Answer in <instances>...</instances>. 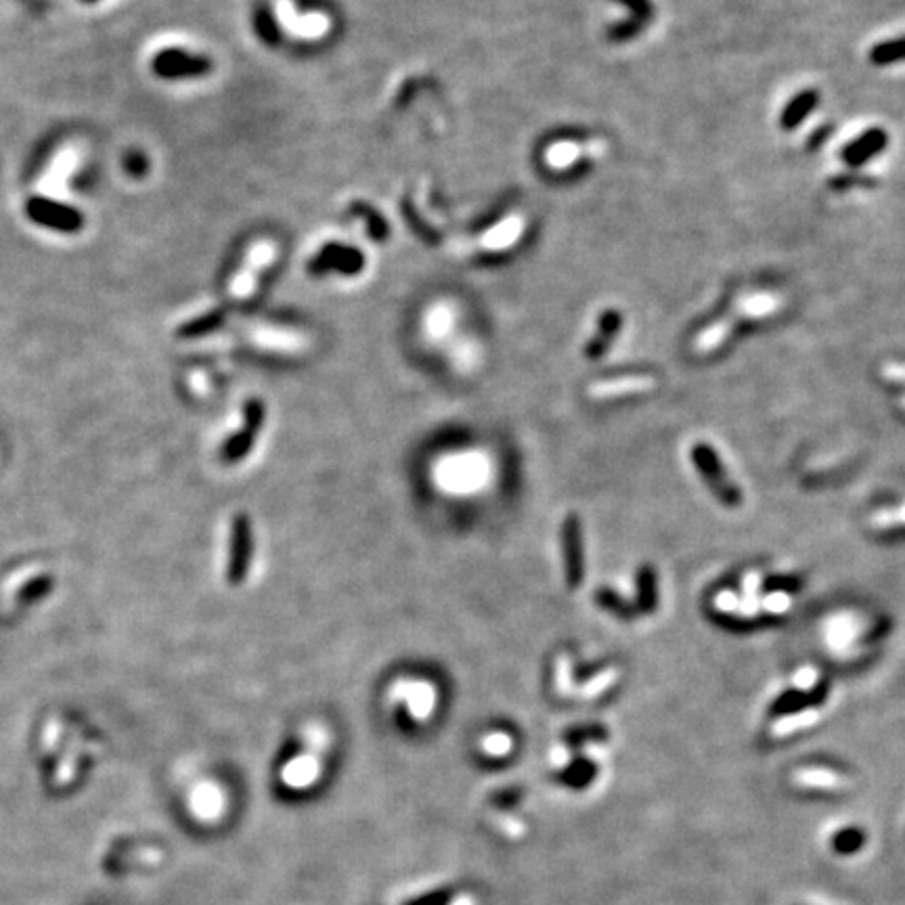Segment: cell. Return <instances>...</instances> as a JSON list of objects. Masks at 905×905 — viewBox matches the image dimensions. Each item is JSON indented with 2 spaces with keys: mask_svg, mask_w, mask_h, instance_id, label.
<instances>
[{
  "mask_svg": "<svg viewBox=\"0 0 905 905\" xmlns=\"http://www.w3.org/2000/svg\"><path fill=\"white\" fill-rule=\"evenodd\" d=\"M451 900V895L445 893H429L426 897H420V900H413L409 905H447V901Z\"/></svg>",
  "mask_w": 905,
  "mask_h": 905,
  "instance_id": "37",
  "label": "cell"
},
{
  "mask_svg": "<svg viewBox=\"0 0 905 905\" xmlns=\"http://www.w3.org/2000/svg\"><path fill=\"white\" fill-rule=\"evenodd\" d=\"M903 57H905V38L903 41L887 42V44H882V47H878L874 51V55H872V60H874L876 63H889V61L903 60Z\"/></svg>",
  "mask_w": 905,
  "mask_h": 905,
  "instance_id": "28",
  "label": "cell"
},
{
  "mask_svg": "<svg viewBox=\"0 0 905 905\" xmlns=\"http://www.w3.org/2000/svg\"><path fill=\"white\" fill-rule=\"evenodd\" d=\"M323 263L340 266V269H344V271H356L363 264V258L355 250L350 252V250H340V247H336V250L325 252L323 258L317 260V266L323 264Z\"/></svg>",
  "mask_w": 905,
  "mask_h": 905,
  "instance_id": "23",
  "label": "cell"
},
{
  "mask_svg": "<svg viewBox=\"0 0 905 905\" xmlns=\"http://www.w3.org/2000/svg\"><path fill=\"white\" fill-rule=\"evenodd\" d=\"M652 388H656V380L652 375L608 377V380H597L591 383L589 396H594V399H616V396L648 392Z\"/></svg>",
  "mask_w": 905,
  "mask_h": 905,
  "instance_id": "8",
  "label": "cell"
},
{
  "mask_svg": "<svg viewBox=\"0 0 905 905\" xmlns=\"http://www.w3.org/2000/svg\"><path fill=\"white\" fill-rule=\"evenodd\" d=\"M816 101H817V97L816 93H803V95H799L797 99H794L790 106H788V109L784 112V126L786 128H792V126H797V124L805 118L807 114L811 112L813 106H816Z\"/></svg>",
  "mask_w": 905,
  "mask_h": 905,
  "instance_id": "22",
  "label": "cell"
},
{
  "mask_svg": "<svg viewBox=\"0 0 905 905\" xmlns=\"http://www.w3.org/2000/svg\"><path fill=\"white\" fill-rule=\"evenodd\" d=\"M778 300L771 296H757V298H748V300L742 302L738 306V312L744 317H763L770 315L778 309Z\"/></svg>",
  "mask_w": 905,
  "mask_h": 905,
  "instance_id": "24",
  "label": "cell"
},
{
  "mask_svg": "<svg viewBox=\"0 0 905 905\" xmlns=\"http://www.w3.org/2000/svg\"><path fill=\"white\" fill-rule=\"evenodd\" d=\"M790 605L792 597L784 594V591H773V594L765 596L763 600H761V610L771 612V614H784L786 610H790Z\"/></svg>",
  "mask_w": 905,
  "mask_h": 905,
  "instance_id": "29",
  "label": "cell"
},
{
  "mask_svg": "<svg viewBox=\"0 0 905 905\" xmlns=\"http://www.w3.org/2000/svg\"><path fill=\"white\" fill-rule=\"evenodd\" d=\"M817 679H819V675H817L816 669L800 667L792 677V686L797 688L799 692H809V689H813V686L817 683Z\"/></svg>",
  "mask_w": 905,
  "mask_h": 905,
  "instance_id": "30",
  "label": "cell"
},
{
  "mask_svg": "<svg viewBox=\"0 0 905 905\" xmlns=\"http://www.w3.org/2000/svg\"><path fill=\"white\" fill-rule=\"evenodd\" d=\"M872 526L876 529H891V526H905V505L897 507V510H878L874 516L870 518Z\"/></svg>",
  "mask_w": 905,
  "mask_h": 905,
  "instance_id": "26",
  "label": "cell"
},
{
  "mask_svg": "<svg viewBox=\"0 0 905 905\" xmlns=\"http://www.w3.org/2000/svg\"><path fill=\"white\" fill-rule=\"evenodd\" d=\"M256 30H258V34L263 36L266 42H271V44L277 42V30H275V25H272L271 17L266 15V13H258V15H256Z\"/></svg>",
  "mask_w": 905,
  "mask_h": 905,
  "instance_id": "35",
  "label": "cell"
},
{
  "mask_svg": "<svg viewBox=\"0 0 905 905\" xmlns=\"http://www.w3.org/2000/svg\"><path fill=\"white\" fill-rule=\"evenodd\" d=\"M22 3H25V5H30V6H32V9H38V6H41V0H22Z\"/></svg>",
  "mask_w": 905,
  "mask_h": 905,
  "instance_id": "40",
  "label": "cell"
},
{
  "mask_svg": "<svg viewBox=\"0 0 905 905\" xmlns=\"http://www.w3.org/2000/svg\"><path fill=\"white\" fill-rule=\"evenodd\" d=\"M25 212L34 223L61 233H76L82 229V214L68 204H60L49 198H32L25 204Z\"/></svg>",
  "mask_w": 905,
  "mask_h": 905,
  "instance_id": "2",
  "label": "cell"
},
{
  "mask_svg": "<svg viewBox=\"0 0 905 905\" xmlns=\"http://www.w3.org/2000/svg\"><path fill=\"white\" fill-rule=\"evenodd\" d=\"M819 715L822 711L819 708H805V711L786 715V717H780L776 724L771 725V735L773 738H786V735H792L800 732V729H807L811 725H816L819 721Z\"/></svg>",
  "mask_w": 905,
  "mask_h": 905,
  "instance_id": "14",
  "label": "cell"
},
{
  "mask_svg": "<svg viewBox=\"0 0 905 905\" xmlns=\"http://www.w3.org/2000/svg\"><path fill=\"white\" fill-rule=\"evenodd\" d=\"M618 329H621V317H618L616 312H605V315H602L597 336L587 344V353L585 355H587L589 359H597V356L605 355V350H608L612 340H614Z\"/></svg>",
  "mask_w": 905,
  "mask_h": 905,
  "instance_id": "15",
  "label": "cell"
},
{
  "mask_svg": "<svg viewBox=\"0 0 905 905\" xmlns=\"http://www.w3.org/2000/svg\"><path fill=\"white\" fill-rule=\"evenodd\" d=\"M656 600H659V594H656V575L650 566H643L637 572V608L643 614H650V612L656 610Z\"/></svg>",
  "mask_w": 905,
  "mask_h": 905,
  "instance_id": "16",
  "label": "cell"
},
{
  "mask_svg": "<svg viewBox=\"0 0 905 905\" xmlns=\"http://www.w3.org/2000/svg\"><path fill=\"white\" fill-rule=\"evenodd\" d=\"M152 68L155 76L164 80H180V78H199L212 71V61L204 55L187 53L182 49H164L153 57Z\"/></svg>",
  "mask_w": 905,
  "mask_h": 905,
  "instance_id": "1",
  "label": "cell"
},
{
  "mask_svg": "<svg viewBox=\"0 0 905 905\" xmlns=\"http://www.w3.org/2000/svg\"><path fill=\"white\" fill-rule=\"evenodd\" d=\"M524 226H526V223H524L522 214H512V217L501 220L499 225H494L491 231L485 233L483 239H480V245H483L485 250H488V252L507 250V247H512L520 237H522Z\"/></svg>",
  "mask_w": 905,
  "mask_h": 905,
  "instance_id": "10",
  "label": "cell"
},
{
  "mask_svg": "<svg viewBox=\"0 0 905 905\" xmlns=\"http://www.w3.org/2000/svg\"><path fill=\"white\" fill-rule=\"evenodd\" d=\"M616 679H618V669H614V667L604 669V670H600V673H596L594 677H591L589 681H585L583 686H578L575 692L578 696H583V698H596V696L605 692V689H608Z\"/></svg>",
  "mask_w": 905,
  "mask_h": 905,
  "instance_id": "19",
  "label": "cell"
},
{
  "mask_svg": "<svg viewBox=\"0 0 905 905\" xmlns=\"http://www.w3.org/2000/svg\"><path fill=\"white\" fill-rule=\"evenodd\" d=\"M275 256H277V245L272 242H258L254 245L250 254H247L242 271L233 277L231 298H235V300H245V298H250L254 294V290H256L260 272H263L266 266H271Z\"/></svg>",
  "mask_w": 905,
  "mask_h": 905,
  "instance_id": "4",
  "label": "cell"
},
{
  "mask_svg": "<svg viewBox=\"0 0 905 905\" xmlns=\"http://www.w3.org/2000/svg\"><path fill=\"white\" fill-rule=\"evenodd\" d=\"M568 677H570L568 660L559 659L558 660V673H556V688L562 694H575V688H572V681H568Z\"/></svg>",
  "mask_w": 905,
  "mask_h": 905,
  "instance_id": "33",
  "label": "cell"
},
{
  "mask_svg": "<svg viewBox=\"0 0 905 905\" xmlns=\"http://www.w3.org/2000/svg\"><path fill=\"white\" fill-rule=\"evenodd\" d=\"M585 153V147L578 141H556L551 145L545 147L543 160L549 171H568L570 166H575L581 155Z\"/></svg>",
  "mask_w": 905,
  "mask_h": 905,
  "instance_id": "13",
  "label": "cell"
},
{
  "mask_svg": "<svg viewBox=\"0 0 905 905\" xmlns=\"http://www.w3.org/2000/svg\"><path fill=\"white\" fill-rule=\"evenodd\" d=\"M594 773H596L594 763L581 759V761H577V763H572L568 770H566V782L572 784V786H585L591 778H594Z\"/></svg>",
  "mask_w": 905,
  "mask_h": 905,
  "instance_id": "25",
  "label": "cell"
},
{
  "mask_svg": "<svg viewBox=\"0 0 905 905\" xmlns=\"http://www.w3.org/2000/svg\"><path fill=\"white\" fill-rule=\"evenodd\" d=\"M84 3H95V0H84Z\"/></svg>",
  "mask_w": 905,
  "mask_h": 905,
  "instance_id": "42",
  "label": "cell"
},
{
  "mask_svg": "<svg viewBox=\"0 0 905 905\" xmlns=\"http://www.w3.org/2000/svg\"><path fill=\"white\" fill-rule=\"evenodd\" d=\"M882 377L893 382H905V365H884Z\"/></svg>",
  "mask_w": 905,
  "mask_h": 905,
  "instance_id": "38",
  "label": "cell"
},
{
  "mask_svg": "<svg viewBox=\"0 0 905 905\" xmlns=\"http://www.w3.org/2000/svg\"><path fill=\"white\" fill-rule=\"evenodd\" d=\"M761 583H763V575L761 572H748V575L744 577V581H742V589H744V596L742 597H746V600H759L757 594H759V589H761Z\"/></svg>",
  "mask_w": 905,
  "mask_h": 905,
  "instance_id": "34",
  "label": "cell"
},
{
  "mask_svg": "<svg viewBox=\"0 0 905 905\" xmlns=\"http://www.w3.org/2000/svg\"><path fill=\"white\" fill-rule=\"evenodd\" d=\"M715 608L721 610V612H725V614H735L738 612V605H740V597L738 594H734V591H721V594L715 596Z\"/></svg>",
  "mask_w": 905,
  "mask_h": 905,
  "instance_id": "32",
  "label": "cell"
},
{
  "mask_svg": "<svg viewBox=\"0 0 905 905\" xmlns=\"http://www.w3.org/2000/svg\"><path fill=\"white\" fill-rule=\"evenodd\" d=\"M562 556L564 577L568 589H578L585 581V556H583V529L577 513H568L562 526Z\"/></svg>",
  "mask_w": 905,
  "mask_h": 905,
  "instance_id": "3",
  "label": "cell"
},
{
  "mask_svg": "<svg viewBox=\"0 0 905 905\" xmlns=\"http://www.w3.org/2000/svg\"><path fill=\"white\" fill-rule=\"evenodd\" d=\"M279 22L288 32H291V36L302 38V41H319V38H325L334 28V22L328 13H309V15H298V13L291 9L290 3H279L277 9Z\"/></svg>",
  "mask_w": 905,
  "mask_h": 905,
  "instance_id": "6",
  "label": "cell"
},
{
  "mask_svg": "<svg viewBox=\"0 0 905 905\" xmlns=\"http://www.w3.org/2000/svg\"><path fill=\"white\" fill-rule=\"evenodd\" d=\"M264 421V405L260 401H250L245 407V426L242 432H239L235 439L229 442L226 447V457L229 459H242L244 455L250 451V447L256 440V436L263 428Z\"/></svg>",
  "mask_w": 905,
  "mask_h": 905,
  "instance_id": "9",
  "label": "cell"
},
{
  "mask_svg": "<svg viewBox=\"0 0 905 905\" xmlns=\"http://www.w3.org/2000/svg\"><path fill=\"white\" fill-rule=\"evenodd\" d=\"M223 319L225 315L220 310H212V312H206V315H201L198 319H193V321H189L185 323L180 328V334L182 336H187V337H195V336H204L208 334V331H212V329H217L220 323H223Z\"/></svg>",
  "mask_w": 905,
  "mask_h": 905,
  "instance_id": "21",
  "label": "cell"
},
{
  "mask_svg": "<svg viewBox=\"0 0 905 905\" xmlns=\"http://www.w3.org/2000/svg\"><path fill=\"white\" fill-rule=\"evenodd\" d=\"M596 602L602 605L604 610H608L610 614H614L618 618H623V621H631V618L635 616V610L631 608V605L623 600L621 596L614 594L612 589H597V594H596Z\"/></svg>",
  "mask_w": 905,
  "mask_h": 905,
  "instance_id": "20",
  "label": "cell"
},
{
  "mask_svg": "<svg viewBox=\"0 0 905 905\" xmlns=\"http://www.w3.org/2000/svg\"><path fill=\"white\" fill-rule=\"evenodd\" d=\"M694 464L698 467L702 476L706 478V483L711 485L715 493L719 494L721 499L725 501L727 505H740V491L732 485V480L725 476L724 467H721L717 455L708 445H696L692 451Z\"/></svg>",
  "mask_w": 905,
  "mask_h": 905,
  "instance_id": "5",
  "label": "cell"
},
{
  "mask_svg": "<svg viewBox=\"0 0 905 905\" xmlns=\"http://www.w3.org/2000/svg\"><path fill=\"white\" fill-rule=\"evenodd\" d=\"M124 168H126V172L130 174V177L141 179L147 174L149 164H147L145 155H143L141 152H130L126 158H124Z\"/></svg>",
  "mask_w": 905,
  "mask_h": 905,
  "instance_id": "31",
  "label": "cell"
},
{
  "mask_svg": "<svg viewBox=\"0 0 905 905\" xmlns=\"http://www.w3.org/2000/svg\"><path fill=\"white\" fill-rule=\"evenodd\" d=\"M729 331H732V321L715 323L706 331H702V334L698 337H696L694 348L698 350L700 355H708V353H711V350H715V348L721 346V344L725 342V337H727Z\"/></svg>",
  "mask_w": 905,
  "mask_h": 905,
  "instance_id": "18",
  "label": "cell"
},
{
  "mask_svg": "<svg viewBox=\"0 0 905 905\" xmlns=\"http://www.w3.org/2000/svg\"><path fill=\"white\" fill-rule=\"evenodd\" d=\"M792 782L803 788H816V790H845L849 788V778H845L843 773H836L832 770H824V767H807V770H799L792 776Z\"/></svg>",
  "mask_w": 905,
  "mask_h": 905,
  "instance_id": "12",
  "label": "cell"
},
{
  "mask_svg": "<svg viewBox=\"0 0 905 905\" xmlns=\"http://www.w3.org/2000/svg\"><path fill=\"white\" fill-rule=\"evenodd\" d=\"M453 905H474V900H472V897H467V895H461L459 900H457V903H453Z\"/></svg>",
  "mask_w": 905,
  "mask_h": 905,
  "instance_id": "39",
  "label": "cell"
},
{
  "mask_svg": "<svg viewBox=\"0 0 905 905\" xmlns=\"http://www.w3.org/2000/svg\"><path fill=\"white\" fill-rule=\"evenodd\" d=\"M78 149L74 147H63L60 153L55 155V160L51 162L47 174H44L41 180V189L47 193H61L65 182H68L69 174L74 172V168L78 166Z\"/></svg>",
  "mask_w": 905,
  "mask_h": 905,
  "instance_id": "11",
  "label": "cell"
},
{
  "mask_svg": "<svg viewBox=\"0 0 905 905\" xmlns=\"http://www.w3.org/2000/svg\"><path fill=\"white\" fill-rule=\"evenodd\" d=\"M900 405H901V409H905V396L900 401Z\"/></svg>",
  "mask_w": 905,
  "mask_h": 905,
  "instance_id": "41",
  "label": "cell"
},
{
  "mask_svg": "<svg viewBox=\"0 0 905 905\" xmlns=\"http://www.w3.org/2000/svg\"><path fill=\"white\" fill-rule=\"evenodd\" d=\"M884 141L887 139H884V134L878 133V130L876 133H868L846 149V160H849L851 164H862V162L868 160L870 155H874L878 149L884 145Z\"/></svg>",
  "mask_w": 905,
  "mask_h": 905,
  "instance_id": "17",
  "label": "cell"
},
{
  "mask_svg": "<svg viewBox=\"0 0 905 905\" xmlns=\"http://www.w3.org/2000/svg\"><path fill=\"white\" fill-rule=\"evenodd\" d=\"M252 526L245 516H237L233 520L231 529V556H229V581L239 585L247 577L252 559Z\"/></svg>",
  "mask_w": 905,
  "mask_h": 905,
  "instance_id": "7",
  "label": "cell"
},
{
  "mask_svg": "<svg viewBox=\"0 0 905 905\" xmlns=\"http://www.w3.org/2000/svg\"><path fill=\"white\" fill-rule=\"evenodd\" d=\"M510 746H512V742L507 740V735H501V734H494V735H491V738H486V742H485V748L491 754H494V757H499V754L510 751Z\"/></svg>",
  "mask_w": 905,
  "mask_h": 905,
  "instance_id": "36",
  "label": "cell"
},
{
  "mask_svg": "<svg viewBox=\"0 0 905 905\" xmlns=\"http://www.w3.org/2000/svg\"><path fill=\"white\" fill-rule=\"evenodd\" d=\"M608 732L602 725H589V727H575L566 734V742L568 744H583V742L589 740H605Z\"/></svg>",
  "mask_w": 905,
  "mask_h": 905,
  "instance_id": "27",
  "label": "cell"
}]
</instances>
